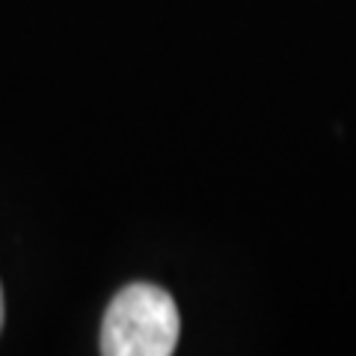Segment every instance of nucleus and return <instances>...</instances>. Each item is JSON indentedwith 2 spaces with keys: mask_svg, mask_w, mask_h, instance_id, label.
Wrapping results in <instances>:
<instances>
[{
  "mask_svg": "<svg viewBox=\"0 0 356 356\" xmlns=\"http://www.w3.org/2000/svg\"><path fill=\"white\" fill-rule=\"evenodd\" d=\"M178 309L163 288L131 282L110 300L102 324L107 356H170L178 344Z\"/></svg>",
  "mask_w": 356,
  "mask_h": 356,
  "instance_id": "f257e3e1",
  "label": "nucleus"
},
{
  "mask_svg": "<svg viewBox=\"0 0 356 356\" xmlns=\"http://www.w3.org/2000/svg\"><path fill=\"white\" fill-rule=\"evenodd\" d=\"M0 330H3V288H0Z\"/></svg>",
  "mask_w": 356,
  "mask_h": 356,
  "instance_id": "f03ea898",
  "label": "nucleus"
}]
</instances>
